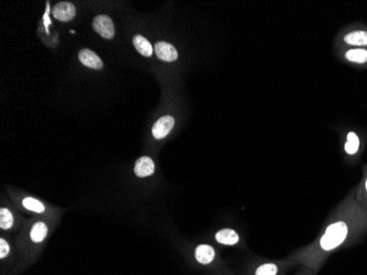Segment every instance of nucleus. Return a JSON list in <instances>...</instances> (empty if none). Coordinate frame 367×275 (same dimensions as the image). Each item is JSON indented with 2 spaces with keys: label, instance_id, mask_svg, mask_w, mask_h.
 Here are the masks:
<instances>
[{
  "label": "nucleus",
  "instance_id": "f257e3e1",
  "mask_svg": "<svg viewBox=\"0 0 367 275\" xmlns=\"http://www.w3.org/2000/svg\"><path fill=\"white\" fill-rule=\"evenodd\" d=\"M347 235V226L345 222L338 221L331 224L325 230V233L320 240V245L323 250H332L340 245Z\"/></svg>",
  "mask_w": 367,
  "mask_h": 275
},
{
  "label": "nucleus",
  "instance_id": "f03ea898",
  "mask_svg": "<svg viewBox=\"0 0 367 275\" xmlns=\"http://www.w3.org/2000/svg\"><path fill=\"white\" fill-rule=\"evenodd\" d=\"M94 30L105 39H112L115 36L114 22L106 15H99L93 21Z\"/></svg>",
  "mask_w": 367,
  "mask_h": 275
},
{
  "label": "nucleus",
  "instance_id": "7ed1b4c3",
  "mask_svg": "<svg viewBox=\"0 0 367 275\" xmlns=\"http://www.w3.org/2000/svg\"><path fill=\"white\" fill-rule=\"evenodd\" d=\"M175 120L172 116H164L157 120L153 128H152V133L155 139H163L172 131L174 128Z\"/></svg>",
  "mask_w": 367,
  "mask_h": 275
},
{
  "label": "nucleus",
  "instance_id": "20e7f679",
  "mask_svg": "<svg viewBox=\"0 0 367 275\" xmlns=\"http://www.w3.org/2000/svg\"><path fill=\"white\" fill-rule=\"evenodd\" d=\"M52 13L55 19H58L62 22H67L74 18L76 15V9L75 6L73 4L64 2L56 5L53 8Z\"/></svg>",
  "mask_w": 367,
  "mask_h": 275
},
{
  "label": "nucleus",
  "instance_id": "39448f33",
  "mask_svg": "<svg viewBox=\"0 0 367 275\" xmlns=\"http://www.w3.org/2000/svg\"><path fill=\"white\" fill-rule=\"evenodd\" d=\"M154 50H155V54L157 58L162 61L174 62V61H176L178 58L177 50L175 49L172 44H169L167 42H164V41L157 42Z\"/></svg>",
  "mask_w": 367,
  "mask_h": 275
},
{
  "label": "nucleus",
  "instance_id": "423d86ee",
  "mask_svg": "<svg viewBox=\"0 0 367 275\" xmlns=\"http://www.w3.org/2000/svg\"><path fill=\"white\" fill-rule=\"evenodd\" d=\"M78 59H80L83 65L90 67V69L100 70V69H103V66H104L103 61H101L99 56L95 52H93L92 50L83 49L80 52V54H78Z\"/></svg>",
  "mask_w": 367,
  "mask_h": 275
},
{
  "label": "nucleus",
  "instance_id": "0eeeda50",
  "mask_svg": "<svg viewBox=\"0 0 367 275\" xmlns=\"http://www.w3.org/2000/svg\"><path fill=\"white\" fill-rule=\"evenodd\" d=\"M155 171V165L154 162L149 156H142V158L138 159L135 162L134 166V173L137 174L139 177H146L150 176Z\"/></svg>",
  "mask_w": 367,
  "mask_h": 275
},
{
  "label": "nucleus",
  "instance_id": "6e6552de",
  "mask_svg": "<svg viewBox=\"0 0 367 275\" xmlns=\"http://www.w3.org/2000/svg\"><path fill=\"white\" fill-rule=\"evenodd\" d=\"M196 260L201 264H209L214 259V250L212 246L208 244H200L195 251Z\"/></svg>",
  "mask_w": 367,
  "mask_h": 275
},
{
  "label": "nucleus",
  "instance_id": "1a4fd4ad",
  "mask_svg": "<svg viewBox=\"0 0 367 275\" xmlns=\"http://www.w3.org/2000/svg\"><path fill=\"white\" fill-rule=\"evenodd\" d=\"M216 240L219 243L233 245L238 243L239 234L232 229H222L216 233Z\"/></svg>",
  "mask_w": 367,
  "mask_h": 275
},
{
  "label": "nucleus",
  "instance_id": "9d476101",
  "mask_svg": "<svg viewBox=\"0 0 367 275\" xmlns=\"http://www.w3.org/2000/svg\"><path fill=\"white\" fill-rule=\"evenodd\" d=\"M133 46L138 50L139 53L146 56V58H150L153 54V48H152L151 43L142 36H135L133 38Z\"/></svg>",
  "mask_w": 367,
  "mask_h": 275
},
{
  "label": "nucleus",
  "instance_id": "9b49d317",
  "mask_svg": "<svg viewBox=\"0 0 367 275\" xmlns=\"http://www.w3.org/2000/svg\"><path fill=\"white\" fill-rule=\"evenodd\" d=\"M344 41L351 46H367V31H354L344 38Z\"/></svg>",
  "mask_w": 367,
  "mask_h": 275
},
{
  "label": "nucleus",
  "instance_id": "f8f14e48",
  "mask_svg": "<svg viewBox=\"0 0 367 275\" xmlns=\"http://www.w3.org/2000/svg\"><path fill=\"white\" fill-rule=\"evenodd\" d=\"M48 234V227L44 222H37L35 226L32 227L31 230V239L35 241V242H41L47 237Z\"/></svg>",
  "mask_w": 367,
  "mask_h": 275
},
{
  "label": "nucleus",
  "instance_id": "ddd939ff",
  "mask_svg": "<svg viewBox=\"0 0 367 275\" xmlns=\"http://www.w3.org/2000/svg\"><path fill=\"white\" fill-rule=\"evenodd\" d=\"M345 58L354 63H365L367 62V51L363 49L349 50L346 52Z\"/></svg>",
  "mask_w": 367,
  "mask_h": 275
},
{
  "label": "nucleus",
  "instance_id": "4468645a",
  "mask_svg": "<svg viewBox=\"0 0 367 275\" xmlns=\"http://www.w3.org/2000/svg\"><path fill=\"white\" fill-rule=\"evenodd\" d=\"M359 148V139L354 132H349L347 134V142L345 143V151L348 154L356 153Z\"/></svg>",
  "mask_w": 367,
  "mask_h": 275
},
{
  "label": "nucleus",
  "instance_id": "2eb2a0df",
  "mask_svg": "<svg viewBox=\"0 0 367 275\" xmlns=\"http://www.w3.org/2000/svg\"><path fill=\"white\" fill-rule=\"evenodd\" d=\"M14 223V217L10 210L7 208H2L0 210V227L2 229H9Z\"/></svg>",
  "mask_w": 367,
  "mask_h": 275
},
{
  "label": "nucleus",
  "instance_id": "dca6fc26",
  "mask_svg": "<svg viewBox=\"0 0 367 275\" xmlns=\"http://www.w3.org/2000/svg\"><path fill=\"white\" fill-rule=\"evenodd\" d=\"M24 206L25 208L29 209L35 212H43L44 211V206L42 203H40L38 199H35L32 197H27L24 199Z\"/></svg>",
  "mask_w": 367,
  "mask_h": 275
},
{
  "label": "nucleus",
  "instance_id": "f3484780",
  "mask_svg": "<svg viewBox=\"0 0 367 275\" xmlns=\"http://www.w3.org/2000/svg\"><path fill=\"white\" fill-rule=\"evenodd\" d=\"M277 273V266L273 263H267L257 267L255 275H276Z\"/></svg>",
  "mask_w": 367,
  "mask_h": 275
},
{
  "label": "nucleus",
  "instance_id": "a211bd4d",
  "mask_svg": "<svg viewBox=\"0 0 367 275\" xmlns=\"http://www.w3.org/2000/svg\"><path fill=\"white\" fill-rule=\"evenodd\" d=\"M9 253V245L7 243V241H5L4 239L0 240V257L4 259L8 255Z\"/></svg>",
  "mask_w": 367,
  "mask_h": 275
},
{
  "label": "nucleus",
  "instance_id": "6ab92c4d",
  "mask_svg": "<svg viewBox=\"0 0 367 275\" xmlns=\"http://www.w3.org/2000/svg\"><path fill=\"white\" fill-rule=\"evenodd\" d=\"M366 188H367V181H366Z\"/></svg>",
  "mask_w": 367,
  "mask_h": 275
}]
</instances>
